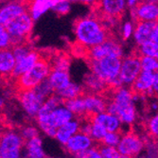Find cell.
Instances as JSON below:
<instances>
[{"label": "cell", "mask_w": 158, "mask_h": 158, "mask_svg": "<svg viewBox=\"0 0 158 158\" xmlns=\"http://www.w3.org/2000/svg\"><path fill=\"white\" fill-rule=\"evenodd\" d=\"M74 34L78 45L85 50L102 44L110 37L108 27L95 15L77 19L74 23Z\"/></svg>", "instance_id": "6da1fadb"}, {"label": "cell", "mask_w": 158, "mask_h": 158, "mask_svg": "<svg viewBox=\"0 0 158 158\" xmlns=\"http://www.w3.org/2000/svg\"><path fill=\"white\" fill-rule=\"evenodd\" d=\"M113 90L111 98L107 100L106 111L117 116L122 124L132 125L137 118L135 104L136 94L128 86H119Z\"/></svg>", "instance_id": "7a4b0ae2"}, {"label": "cell", "mask_w": 158, "mask_h": 158, "mask_svg": "<svg viewBox=\"0 0 158 158\" xmlns=\"http://www.w3.org/2000/svg\"><path fill=\"white\" fill-rule=\"evenodd\" d=\"M121 59L118 57H104L99 60H88L91 72L96 74L109 88L114 89L122 86L118 79Z\"/></svg>", "instance_id": "3957f363"}, {"label": "cell", "mask_w": 158, "mask_h": 158, "mask_svg": "<svg viewBox=\"0 0 158 158\" xmlns=\"http://www.w3.org/2000/svg\"><path fill=\"white\" fill-rule=\"evenodd\" d=\"M51 71L50 60L42 56L40 60L27 72L15 80L16 89L18 91L33 89L34 87L47 79Z\"/></svg>", "instance_id": "277c9868"}, {"label": "cell", "mask_w": 158, "mask_h": 158, "mask_svg": "<svg viewBox=\"0 0 158 158\" xmlns=\"http://www.w3.org/2000/svg\"><path fill=\"white\" fill-rule=\"evenodd\" d=\"M33 19L31 18L28 11L22 13L21 15L10 21L6 26V30L10 34L11 47L26 44L27 38L30 37L32 27H33Z\"/></svg>", "instance_id": "5b68a950"}, {"label": "cell", "mask_w": 158, "mask_h": 158, "mask_svg": "<svg viewBox=\"0 0 158 158\" xmlns=\"http://www.w3.org/2000/svg\"><path fill=\"white\" fill-rule=\"evenodd\" d=\"M84 54L86 55L88 60H99L102 58H104V57H118V58H122L123 48L118 40L110 36L102 44L86 49Z\"/></svg>", "instance_id": "8992f818"}, {"label": "cell", "mask_w": 158, "mask_h": 158, "mask_svg": "<svg viewBox=\"0 0 158 158\" xmlns=\"http://www.w3.org/2000/svg\"><path fill=\"white\" fill-rule=\"evenodd\" d=\"M25 140L21 135L9 131L0 136V155L1 158H22L21 152Z\"/></svg>", "instance_id": "52a82bcc"}, {"label": "cell", "mask_w": 158, "mask_h": 158, "mask_svg": "<svg viewBox=\"0 0 158 158\" xmlns=\"http://www.w3.org/2000/svg\"><path fill=\"white\" fill-rule=\"evenodd\" d=\"M141 70L140 59L137 54H132L122 58L118 75L121 85L131 87Z\"/></svg>", "instance_id": "ba28073f"}, {"label": "cell", "mask_w": 158, "mask_h": 158, "mask_svg": "<svg viewBox=\"0 0 158 158\" xmlns=\"http://www.w3.org/2000/svg\"><path fill=\"white\" fill-rule=\"evenodd\" d=\"M146 143L139 135L134 133H127L122 135L117 149L122 155H126L131 158L136 157L145 149Z\"/></svg>", "instance_id": "9c48e42d"}, {"label": "cell", "mask_w": 158, "mask_h": 158, "mask_svg": "<svg viewBox=\"0 0 158 158\" xmlns=\"http://www.w3.org/2000/svg\"><path fill=\"white\" fill-rule=\"evenodd\" d=\"M131 14L133 19L145 22H158V3L141 0V1L133 9H131Z\"/></svg>", "instance_id": "30bf717a"}, {"label": "cell", "mask_w": 158, "mask_h": 158, "mask_svg": "<svg viewBox=\"0 0 158 158\" xmlns=\"http://www.w3.org/2000/svg\"><path fill=\"white\" fill-rule=\"evenodd\" d=\"M94 8L103 18L118 19L124 13L127 3L126 0H98Z\"/></svg>", "instance_id": "8fae6325"}, {"label": "cell", "mask_w": 158, "mask_h": 158, "mask_svg": "<svg viewBox=\"0 0 158 158\" xmlns=\"http://www.w3.org/2000/svg\"><path fill=\"white\" fill-rule=\"evenodd\" d=\"M19 102L28 116L35 118L36 114L44 103L45 98H42L34 89H27L19 91L18 94Z\"/></svg>", "instance_id": "7c38bea8"}, {"label": "cell", "mask_w": 158, "mask_h": 158, "mask_svg": "<svg viewBox=\"0 0 158 158\" xmlns=\"http://www.w3.org/2000/svg\"><path fill=\"white\" fill-rule=\"evenodd\" d=\"M30 0H14L0 9V26H6L10 21L27 11Z\"/></svg>", "instance_id": "4fadbf2b"}, {"label": "cell", "mask_w": 158, "mask_h": 158, "mask_svg": "<svg viewBox=\"0 0 158 158\" xmlns=\"http://www.w3.org/2000/svg\"><path fill=\"white\" fill-rule=\"evenodd\" d=\"M41 57H42V54L40 52L31 49L26 56L22 57L19 60H16L15 66H14L12 70L10 77L13 80H16L22 74L27 72L28 69H31L40 60Z\"/></svg>", "instance_id": "5bb4252c"}, {"label": "cell", "mask_w": 158, "mask_h": 158, "mask_svg": "<svg viewBox=\"0 0 158 158\" xmlns=\"http://www.w3.org/2000/svg\"><path fill=\"white\" fill-rule=\"evenodd\" d=\"M155 77L156 75L152 72L141 70L140 74L132 84L131 89L133 90L134 93L139 96H145V95L152 96V87Z\"/></svg>", "instance_id": "9a60e30c"}, {"label": "cell", "mask_w": 158, "mask_h": 158, "mask_svg": "<svg viewBox=\"0 0 158 158\" xmlns=\"http://www.w3.org/2000/svg\"><path fill=\"white\" fill-rule=\"evenodd\" d=\"M64 146L69 152L77 154L93 147V139L90 137V135L79 131L69 138Z\"/></svg>", "instance_id": "2e32d148"}, {"label": "cell", "mask_w": 158, "mask_h": 158, "mask_svg": "<svg viewBox=\"0 0 158 158\" xmlns=\"http://www.w3.org/2000/svg\"><path fill=\"white\" fill-rule=\"evenodd\" d=\"M82 97L85 105V113L89 117L106 111L107 99L100 94L88 93L85 95L83 94Z\"/></svg>", "instance_id": "e0dca14e"}, {"label": "cell", "mask_w": 158, "mask_h": 158, "mask_svg": "<svg viewBox=\"0 0 158 158\" xmlns=\"http://www.w3.org/2000/svg\"><path fill=\"white\" fill-rule=\"evenodd\" d=\"M90 121H94L102 125L107 132H120L122 123L114 114L104 111L90 117Z\"/></svg>", "instance_id": "ac0fdd59"}, {"label": "cell", "mask_w": 158, "mask_h": 158, "mask_svg": "<svg viewBox=\"0 0 158 158\" xmlns=\"http://www.w3.org/2000/svg\"><path fill=\"white\" fill-rule=\"evenodd\" d=\"M154 22L137 21L133 33V37L136 46H141L147 42L152 41V34L154 31Z\"/></svg>", "instance_id": "d6986e66"}, {"label": "cell", "mask_w": 158, "mask_h": 158, "mask_svg": "<svg viewBox=\"0 0 158 158\" xmlns=\"http://www.w3.org/2000/svg\"><path fill=\"white\" fill-rule=\"evenodd\" d=\"M80 122L73 118L72 120L68 121L67 123L57 129L55 138L60 143H62L63 145H65V143L69 140V138L80 131Z\"/></svg>", "instance_id": "ffe728a7"}, {"label": "cell", "mask_w": 158, "mask_h": 158, "mask_svg": "<svg viewBox=\"0 0 158 158\" xmlns=\"http://www.w3.org/2000/svg\"><path fill=\"white\" fill-rule=\"evenodd\" d=\"M56 0H30L27 11L33 21L39 19L43 14L51 10Z\"/></svg>", "instance_id": "44dd1931"}, {"label": "cell", "mask_w": 158, "mask_h": 158, "mask_svg": "<svg viewBox=\"0 0 158 158\" xmlns=\"http://www.w3.org/2000/svg\"><path fill=\"white\" fill-rule=\"evenodd\" d=\"M83 86L88 92L94 94H102L109 88L105 81H102L99 77H98L93 72H90L85 75L83 79Z\"/></svg>", "instance_id": "7402d4cb"}, {"label": "cell", "mask_w": 158, "mask_h": 158, "mask_svg": "<svg viewBox=\"0 0 158 158\" xmlns=\"http://www.w3.org/2000/svg\"><path fill=\"white\" fill-rule=\"evenodd\" d=\"M15 63L16 60L11 48L0 50V74L3 76H10L15 66Z\"/></svg>", "instance_id": "603a6c76"}, {"label": "cell", "mask_w": 158, "mask_h": 158, "mask_svg": "<svg viewBox=\"0 0 158 158\" xmlns=\"http://www.w3.org/2000/svg\"><path fill=\"white\" fill-rule=\"evenodd\" d=\"M48 79L54 89V92L64 88L71 81L68 71L58 69H51Z\"/></svg>", "instance_id": "cb8c5ba5"}, {"label": "cell", "mask_w": 158, "mask_h": 158, "mask_svg": "<svg viewBox=\"0 0 158 158\" xmlns=\"http://www.w3.org/2000/svg\"><path fill=\"white\" fill-rule=\"evenodd\" d=\"M26 158H46L43 150V142L39 136H35L25 141Z\"/></svg>", "instance_id": "d4e9b609"}, {"label": "cell", "mask_w": 158, "mask_h": 158, "mask_svg": "<svg viewBox=\"0 0 158 158\" xmlns=\"http://www.w3.org/2000/svg\"><path fill=\"white\" fill-rule=\"evenodd\" d=\"M55 94L58 95L64 102V100H67V99L75 98L82 96L83 95V88L81 85L70 81L66 86H64V88L56 91Z\"/></svg>", "instance_id": "484cf974"}, {"label": "cell", "mask_w": 158, "mask_h": 158, "mask_svg": "<svg viewBox=\"0 0 158 158\" xmlns=\"http://www.w3.org/2000/svg\"><path fill=\"white\" fill-rule=\"evenodd\" d=\"M64 105L73 114H77V116H82V114H86L85 113L84 100H83L82 96L75 98L64 100Z\"/></svg>", "instance_id": "4316f807"}, {"label": "cell", "mask_w": 158, "mask_h": 158, "mask_svg": "<svg viewBox=\"0 0 158 158\" xmlns=\"http://www.w3.org/2000/svg\"><path fill=\"white\" fill-rule=\"evenodd\" d=\"M139 59H140V65L142 70L152 72L156 76H158V61L154 57L139 56Z\"/></svg>", "instance_id": "83f0119b"}, {"label": "cell", "mask_w": 158, "mask_h": 158, "mask_svg": "<svg viewBox=\"0 0 158 158\" xmlns=\"http://www.w3.org/2000/svg\"><path fill=\"white\" fill-rule=\"evenodd\" d=\"M158 53V44L153 41L147 42L145 44L137 47V55L138 56H148L154 57Z\"/></svg>", "instance_id": "f1b7e54d"}, {"label": "cell", "mask_w": 158, "mask_h": 158, "mask_svg": "<svg viewBox=\"0 0 158 158\" xmlns=\"http://www.w3.org/2000/svg\"><path fill=\"white\" fill-rule=\"evenodd\" d=\"M51 69H58V70H65L68 71L70 66V61L68 57L64 54H59L54 57L53 60H50Z\"/></svg>", "instance_id": "f546056e"}, {"label": "cell", "mask_w": 158, "mask_h": 158, "mask_svg": "<svg viewBox=\"0 0 158 158\" xmlns=\"http://www.w3.org/2000/svg\"><path fill=\"white\" fill-rule=\"evenodd\" d=\"M42 98H44L45 99L48 98L50 95H52L54 93V89L51 86L48 79H45L43 81H41L36 87L33 88Z\"/></svg>", "instance_id": "4dcf8cb0"}, {"label": "cell", "mask_w": 158, "mask_h": 158, "mask_svg": "<svg viewBox=\"0 0 158 158\" xmlns=\"http://www.w3.org/2000/svg\"><path fill=\"white\" fill-rule=\"evenodd\" d=\"M90 122H91V129H90V135H89L90 137L95 141L102 142L107 131L98 123L94 122V121H90Z\"/></svg>", "instance_id": "1f68e13d"}, {"label": "cell", "mask_w": 158, "mask_h": 158, "mask_svg": "<svg viewBox=\"0 0 158 158\" xmlns=\"http://www.w3.org/2000/svg\"><path fill=\"white\" fill-rule=\"evenodd\" d=\"M146 128L150 136L158 141V112L149 118L146 123Z\"/></svg>", "instance_id": "d6a6232c"}, {"label": "cell", "mask_w": 158, "mask_h": 158, "mask_svg": "<svg viewBox=\"0 0 158 158\" xmlns=\"http://www.w3.org/2000/svg\"><path fill=\"white\" fill-rule=\"evenodd\" d=\"M121 134L120 132H107L106 135H104L102 143L103 145L110 146V147H116L118 145V143L121 138Z\"/></svg>", "instance_id": "836d02e7"}, {"label": "cell", "mask_w": 158, "mask_h": 158, "mask_svg": "<svg viewBox=\"0 0 158 158\" xmlns=\"http://www.w3.org/2000/svg\"><path fill=\"white\" fill-rule=\"evenodd\" d=\"M70 4L71 3L66 1V0H56L51 10H53L59 15H64L70 10Z\"/></svg>", "instance_id": "e575fe53"}, {"label": "cell", "mask_w": 158, "mask_h": 158, "mask_svg": "<svg viewBox=\"0 0 158 158\" xmlns=\"http://www.w3.org/2000/svg\"><path fill=\"white\" fill-rule=\"evenodd\" d=\"M98 150L103 158H120L121 157V154L118 152L116 147L102 145L100 147H98Z\"/></svg>", "instance_id": "d590c367"}, {"label": "cell", "mask_w": 158, "mask_h": 158, "mask_svg": "<svg viewBox=\"0 0 158 158\" xmlns=\"http://www.w3.org/2000/svg\"><path fill=\"white\" fill-rule=\"evenodd\" d=\"M11 47L10 37L4 26H0V50Z\"/></svg>", "instance_id": "8d00e7d4"}, {"label": "cell", "mask_w": 158, "mask_h": 158, "mask_svg": "<svg viewBox=\"0 0 158 158\" xmlns=\"http://www.w3.org/2000/svg\"><path fill=\"white\" fill-rule=\"evenodd\" d=\"M76 158H103L102 153L99 152L98 148L91 147L86 151L75 154Z\"/></svg>", "instance_id": "74e56055"}, {"label": "cell", "mask_w": 158, "mask_h": 158, "mask_svg": "<svg viewBox=\"0 0 158 158\" xmlns=\"http://www.w3.org/2000/svg\"><path fill=\"white\" fill-rule=\"evenodd\" d=\"M12 53L15 57V60H19L21 59L22 57L26 56L28 52L31 50V48H28L26 44H21V45H16V46H13L11 48Z\"/></svg>", "instance_id": "f35d334b"}, {"label": "cell", "mask_w": 158, "mask_h": 158, "mask_svg": "<svg viewBox=\"0 0 158 158\" xmlns=\"http://www.w3.org/2000/svg\"><path fill=\"white\" fill-rule=\"evenodd\" d=\"M135 25L132 21H125L121 27V37L123 40H128L133 36Z\"/></svg>", "instance_id": "ab89813d"}, {"label": "cell", "mask_w": 158, "mask_h": 158, "mask_svg": "<svg viewBox=\"0 0 158 158\" xmlns=\"http://www.w3.org/2000/svg\"><path fill=\"white\" fill-rule=\"evenodd\" d=\"M21 136L23 137L25 141L31 138H33L35 136H38V130L33 126L25 127L21 132Z\"/></svg>", "instance_id": "60d3db41"}, {"label": "cell", "mask_w": 158, "mask_h": 158, "mask_svg": "<svg viewBox=\"0 0 158 158\" xmlns=\"http://www.w3.org/2000/svg\"><path fill=\"white\" fill-rule=\"evenodd\" d=\"M152 96L158 98V76L155 77L152 87Z\"/></svg>", "instance_id": "b9f144b4"}, {"label": "cell", "mask_w": 158, "mask_h": 158, "mask_svg": "<svg viewBox=\"0 0 158 158\" xmlns=\"http://www.w3.org/2000/svg\"><path fill=\"white\" fill-rule=\"evenodd\" d=\"M152 41L155 42L156 44H158V22L155 23L154 31H153V34H152Z\"/></svg>", "instance_id": "7bdbcfd3"}, {"label": "cell", "mask_w": 158, "mask_h": 158, "mask_svg": "<svg viewBox=\"0 0 158 158\" xmlns=\"http://www.w3.org/2000/svg\"><path fill=\"white\" fill-rule=\"evenodd\" d=\"M141 0H126L127 3V7H130V9H133L134 7H135Z\"/></svg>", "instance_id": "ee69618b"}, {"label": "cell", "mask_w": 158, "mask_h": 158, "mask_svg": "<svg viewBox=\"0 0 158 158\" xmlns=\"http://www.w3.org/2000/svg\"><path fill=\"white\" fill-rule=\"evenodd\" d=\"M78 1H81V2H82V3H84L86 5H89V6H93L94 7L98 3V0H78Z\"/></svg>", "instance_id": "f6af8a7d"}, {"label": "cell", "mask_w": 158, "mask_h": 158, "mask_svg": "<svg viewBox=\"0 0 158 158\" xmlns=\"http://www.w3.org/2000/svg\"><path fill=\"white\" fill-rule=\"evenodd\" d=\"M3 106H4V99L1 96H0V109L3 108Z\"/></svg>", "instance_id": "bcb514c9"}, {"label": "cell", "mask_w": 158, "mask_h": 158, "mask_svg": "<svg viewBox=\"0 0 158 158\" xmlns=\"http://www.w3.org/2000/svg\"><path fill=\"white\" fill-rule=\"evenodd\" d=\"M66 1H68V2H70V3H72V2H76V1H78V0H66Z\"/></svg>", "instance_id": "7dc6e473"}, {"label": "cell", "mask_w": 158, "mask_h": 158, "mask_svg": "<svg viewBox=\"0 0 158 158\" xmlns=\"http://www.w3.org/2000/svg\"><path fill=\"white\" fill-rule=\"evenodd\" d=\"M148 1H152V2H156V3H158V0H148Z\"/></svg>", "instance_id": "c3c4849f"}, {"label": "cell", "mask_w": 158, "mask_h": 158, "mask_svg": "<svg viewBox=\"0 0 158 158\" xmlns=\"http://www.w3.org/2000/svg\"><path fill=\"white\" fill-rule=\"evenodd\" d=\"M4 1H6V0H0V4H1V3H3Z\"/></svg>", "instance_id": "681fc988"}, {"label": "cell", "mask_w": 158, "mask_h": 158, "mask_svg": "<svg viewBox=\"0 0 158 158\" xmlns=\"http://www.w3.org/2000/svg\"><path fill=\"white\" fill-rule=\"evenodd\" d=\"M155 59H156V60H157V61H158V53H157V55H156V56H155Z\"/></svg>", "instance_id": "f907efd6"}, {"label": "cell", "mask_w": 158, "mask_h": 158, "mask_svg": "<svg viewBox=\"0 0 158 158\" xmlns=\"http://www.w3.org/2000/svg\"><path fill=\"white\" fill-rule=\"evenodd\" d=\"M0 158H1V155H0Z\"/></svg>", "instance_id": "816d5d0a"}, {"label": "cell", "mask_w": 158, "mask_h": 158, "mask_svg": "<svg viewBox=\"0 0 158 158\" xmlns=\"http://www.w3.org/2000/svg\"></svg>", "instance_id": "f5cc1de1"}]
</instances>
